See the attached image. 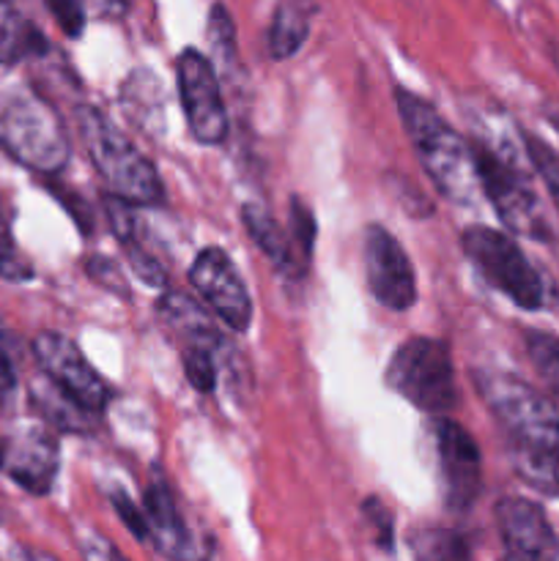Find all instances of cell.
Returning <instances> with one entry per match:
<instances>
[{"label": "cell", "instance_id": "obj_1", "mask_svg": "<svg viewBox=\"0 0 559 561\" xmlns=\"http://www.w3.org/2000/svg\"><path fill=\"white\" fill-rule=\"evenodd\" d=\"M398 113L403 129L425 168L427 179L455 206H477L482 201V179L475 146L464 140L431 102L398 88Z\"/></svg>", "mask_w": 559, "mask_h": 561}, {"label": "cell", "instance_id": "obj_27", "mask_svg": "<svg viewBox=\"0 0 559 561\" xmlns=\"http://www.w3.org/2000/svg\"><path fill=\"white\" fill-rule=\"evenodd\" d=\"M524 337H526L529 359L535 362L543 381L559 392V337H554V334L548 332H537V329H529Z\"/></svg>", "mask_w": 559, "mask_h": 561}, {"label": "cell", "instance_id": "obj_17", "mask_svg": "<svg viewBox=\"0 0 559 561\" xmlns=\"http://www.w3.org/2000/svg\"><path fill=\"white\" fill-rule=\"evenodd\" d=\"M316 14V0H283L274 11L272 27H269V55L274 60L294 58L310 36Z\"/></svg>", "mask_w": 559, "mask_h": 561}, {"label": "cell", "instance_id": "obj_24", "mask_svg": "<svg viewBox=\"0 0 559 561\" xmlns=\"http://www.w3.org/2000/svg\"><path fill=\"white\" fill-rule=\"evenodd\" d=\"M208 47H212L214 64L219 66H233L236 60V27L233 20H230L228 9L223 3H214L212 11H208Z\"/></svg>", "mask_w": 559, "mask_h": 561}, {"label": "cell", "instance_id": "obj_12", "mask_svg": "<svg viewBox=\"0 0 559 561\" xmlns=\"http://www.w3.org/2000/svg\"><path fill=\"white\" fill-rule=\"evenodd\" d=\"M33 356L44 376L75 394L82 405L91 411H102L110 403V383L93 370L91 362L82 356V351L71 343L66 334L42 332L33 340Z\"/></svg>", "mask_w": 559, "mask_h": 561}, {"label": "cell", "instance_id": "obj_4", "mask_svg": "<svg viewBox=\"0 0 559 561\" xmlns=\"http://www.w3.org/2000/svg\"><path fill=\"white\" fill-rule=\"evenodd\" d=\"M387 387L425 414H444L458 403L455 367L442 340L411 337L387 365Z\"/></svg>", "mask_w": 559, "mask_h": 561}, {"label": "cell", "instance_id": "obj_7", "mask_svg": "<svg viewBox=\"0 0 559 561\" xmlns=\"http://www.w3.org/2000/svg\"><path fill=\"white\" fill-rule=\"evenodd\" d=\"M475 157L477 168H480L482 195L497 208L499 219L513 233L535 241H546V214H543L540 201H537L535 190H532L529 179H526V170L518 168V162H510L502 153L486 148L482 142L475 146Z\"/></svg>", "mask_w": 559, "mask_h": 561}, {"label": "cell", "instance_id": "obj_2", "mask_svg": "<svg viewBox=\"0 0 559 561\" xmlns=\"http://www.w3.org/2000/svg\"><path fill=\"white\" fill-rule=\"evenodd\" d=\"M77 124H80L88 159H91L93 170L104 181L110 195L121 197L132 206L162 203L164 190L157 168L140 148L126 140L124 131L107 115H102L91 104H80Z\"/></svg>", "mask_w": 559, "mask_h": 561}, {"label": "cell", "instance_id": "obj_29", "mask_svg": "<svg viewBox=\"0 0 559 561\" xmlns=\"http://www.w3.org/2000/svg\"><path fill=\"white\" fill-rule=\"evenodd\" d=\"M526 153H529L532 164H535L537 173H540L543 181H546L554 203L559 206V153L551 151L546 142L535 140V137H526Z\"/></svg>", "mask_w": 559, "mask_h": 561}, {"label": "cell", "instance_id": "obj_32", "mask_svg": "<svg viewBox=\"0 0 559 561\" xmlns=\"http://www.w3.org/2000/svg\"><path fill=\"white\" fill-rule=\"evenodd\" d=\"M362 513H365V520L370 524L373 537H376L378 546H381L384 551H392V515L387 513V507H384L378 499H367V502L362 504Z\"/></svg>", "mask_w": 559, "mask_h": 561}, {"label": "cell", "instance_id": "obj_9", "mask_svg": "<svg viewBox=\"0 0 559 561\" xmlns=\"http://www.w3.org/2000/svg\"><path fill=\"white\" fill-rule=\"evenodd\" d=\"M431 438L436 447L444 504L449 513H466L482 491L480 449L458 422L444 420V416H438L431 425Z\"/></svg>", "mask_w": 559, "mask_h": 561}, {"label": "cell", "instance_id": "obj_30", "mask_svg": "<svg viewBox=\"0 0 559 561\" xmlns=\"http://www.w3.org/2000/svg\"><path fill=\"white\" fill-rule=\"evenodd\" d=\"M47 9L66 36L69 38L82 36V31H85V11H82V0H47Z\"/></svg>", "mask_w": 559, "mask_h": 561}, {"label": "cell", "instance_id": "obj_11", "mask_svg": "<svg viewBox=\"0 0 559 561\" xmlns=\"http://www.w3.org/2000/svg\"><path fill=\"white\" fill-rule=\"evenodd\" d=\"M192 288L201 294V299L219 316V321L228 323L236 332H244L252 321V299L244 279L239 277L230 257L219 247H206L197 252L190 266Z\"/></svg>", "mask_w": 559, "mask_h": 561}, {"label": "cell", "instance_id": "obj_28", "mask_svg": "<svg viewBox=\"0 0 559 561\" xmlns=\"http://www.w3.org/2000/svg\"><path fill=\"white\" fill-rule=\"evenodd\" d=\"M33 268L25 257L16 250L14 239H11L9 222H5L3 206H0V277L14 279V283H22V279H31Z\"/></svg>", "mask_w": 559, "mask_h": 561}, {"label": "cell", "instance_id": "obj_21", "mask_svg": "<svg viewBox=\"0 0 559 561\" xmlns=\"http://www.w3.org/2000/svg\"><path fill=\"white\" fill-rule=\"evenodd\" d=\"M47 49L42 31L33 22L22 20L16 11L5 9L0 0V64L14 66L20 60L42 55Z\"/></svg>", "mask_w": 559, "mask_h": 561}, {"label": "cell", "instance_id": "obj_13", "mask_svg": "<svg viewBox=\"0 0 559 561\" xmlns=\"http://www.w3.org/2000/svg\"><path fill=\"white\" fill-rule=\"evenodd\" d=\"M58 442L44 425H22L3 447L5 474L33 496H47L58 477Z\"/></svg>", "mask_w": 559, "mask_h": 561}, {"label": "cell", "instance_id": "obj_31", "mask_svg": "<svg viewBox=\"0 0 559 561\" xmlns=\"http://www.w3.org/2000/svg\"><path fill=\"white\" fill-rule=\"evenodd\" d=\"M290 225H294V236L301 247V257L310 261L312 241H316V219H312L310 208H307L299 197L290 201Z\"/></svg>", "mask_w": 559, "mask_h": 561}, {"label": "cell", "instance_id": "obj_35", "mask_svg": "<svg viewBox=\"0 0 559 561\" xmlns=\"http://www.w3.org/2000/svg\"><path fill=\"white\" fill-rule=\"evenodd\" d=\"M14 394H16V376H14V370H11L9 359L0 354V411L9 409L11 400H14Z\"/></svg>", "mask_w": 559, "mask_h": 561}, {"label": "cell", "instance_id": "obj_22", "mask_svg": "<svg viewBox=\"0 0 559 561\" xmlns=\"http://www.w3.org/2000/svg\"><path fill=\"white\" fill-rule=\"evenodd\" d=\"M510 463L515 474L543 493H559V455L529 444L510 442Z\"/></svg>", "mask_w": 559, "mask_h": 561}, {"label": "cell", "instance_id": "obj_36", "mask_svg": "<svg viewBox=\"0 0 559 561\" xmlns=\"http://www.w3.org/2000/svg\"><path fill=\"white\" fill-rule=\"evenodd\" d=\"M0 466H3V444H0Z\"/></svg>", "mask_w": 559, "mask_h": 561}, {"label": "cell", "instance_id": "obj_37", "mask_svg": "<svg viewBox=\"0 0 559 561\" xmlns=\"http://www.w3.org/2000/svg\"><path fill=\"white\" fill-rule=\"evenodd\" d=\"M3 3H5V0H3Z\"/></svg>", "mask_w": 559, "mask_h": 561}, {"label": "cell", "instance_id": "obj_3", "mask_svg": "<svg viewBox=\"0 0 559 561\" xmlns=\"http://www.w3.org/2000/svg\"><path fill=\"white\" fill-rule=\"evenodd\" d=\"M0 148L16 164L53 175L71 157L69 135L58 110L36 91H9L0 99Z\"/></svg>", "mask_w": 559, "mask_h": 561}, {"label": "cell", "instance_id": "obj_19", "mask_svg": "<svg viewBox=\"0 0 559 561\" xmlns=\"http://www.w3.org/2000/svg\"><path fill=\"white\" fill-rule=\"evenodd\" d=\"M157 310L159 316L184 337V343H203L214 345V348H219V345L225 343V340L219 337L217 327L212 323V318L206 316V310H203L197 301H192L190 296L164 294L162 299H159Z\"/></svg>", "mask_w": 559, "mask_h": 561}, {"label": "cell", "instance_id": "obj_33", "mask_svg": "<svg viewBox=\"0 0 559 561\" xmlns=\"http://www.w3.org/2000/svg\"><path fill=\"white\" fill-rule=\"evenodd\" d=\"M85 268L99 285H104V288L118 296H129V285H126L124 274H121V268L113 261H107V257H88Z\"/></svg>", "mask_w": 559, "mask_h": 561}, {"label": "cell", "instance_id": "obj_23", "mask_svg": "<svg viewBox=\"0 0 559 561\" xmlns=\"http://www.w3.org/2000/svg\"><path fill=\"white\" fill-rule=\"evenodd\" d=\"M409 542L420 559L447 561L469 557V546L464 542V537L449 529H422Z\"/></svg>", "mask_w": 559, "mask_h": 561}, {"label": "cell", "instance_id": "obj_34", "mask_svg": "<svg viewBox=\"0 0 559 561\" xmlns=\"http://www.w3.org/2000/svg\"><path fill=\"white\" fill-rule=\"evenodd\" d=\"M113 507L115 513L121 515V520H124L126 529L132 531V535L137 537L140 542H148V524H146V515L140 513V510L135 507V504L129 502V499L124 496L121 491L113 493Z\"/></svg>", "mask_w": 559, "mask_h": 561}, {"label": "cell", "instance_id": "obj_20", "mask_svg": "<svg viewBox=\"0 0 559 561\" xmlns=\"http://www.w3.org/2000/svg\"><path fill=\"white\" fill-rule=\"evenodd\" d=\"M241 219H244L247 230H250V236H252V241H255V244L261 247L263 252H266V257L274 263V266L280 268V272H285V274L299 272V266H296L294 250H290L288 236L280 230L277 219H274L272 214L266 211V208H263V206H244V211H241Z\"/></svg>", "mask_w": 559, "mask_h": 561}, {"label": "cell", "instance_id": "obj_10", "mask_svg": "<svg viewBox=\"0 0 559 561\" xmlns=\"http://www.w3.org/2000/svg\"><path fill=\"white\" fill-rule=\"evenodd\" d=\"M365 274L370 294L387 310L403 312L417 301L414 266L384 225H367L365 230Z\"/></svg>", "mask_w": 559, "mask_h": 561}, {"label": "cell", "instance_id": "obj_18", "mask_svg": "<svg viewBox=\"0 0 559 561\" xmlns=\"http://www.w3.org/2000/svg\"><path fill=\"white\" fill-rule=\"evenodd\" d=\"M124 113L140 126L142 131H153L164 121V93L159 77L148 69H135L121 88Z\"/></svg>", "mask_w": 559, "mask_h": 561}, {"label": "cell", "instance_id": "obj_6", "mask_svg": "<svg viewBox=\"0 0 559 561\" xmlns=\"http://www.w3.org/2000/svg\"><path fill=\"white\" fill-rule=\"evenodd\" d=\"M466 257L491 288L507 296L521 310H540L546 305V283L526 261L521 247L502 230L471 225L460 236Z\"/></svg>", "mask_w": 559, "mask_h": 561}, {"label": "cell", "instance_id": "obj_25", "mask_svg": "<svg viewBox=\"0 0 559 561\" xmlns=\"http://www.w3.org/2000/svg\"><path fill=\"white\" fill-rule=\"evenodd\" d=\"M214 345L186 343L184 345V376L192 383V389L208 394L217 387V356Z\"/></svg>", "mask_w": 559, "mask_h": 561}, {"label": "cell", "instance_id": "obj_5", "mask_svg": "<svg viewBox=\"0 0 559 561\" xmlns=\"http://www.w3.org/2000/svg\"><path fill=\"white\" fill-rule=\"evenodd\" d=\"M475 383L491 414L507 431L510 442L559 455V409L546 394L507 373L480 370L475 373Z\"/></svg>", "mask_w": 559, "mask_h": 561}, {"label": "cell", "instance_id": "obj_14", "mask_svg": "<svg viewBox=\"0 0 559 561\" xmlns=\"http://www.w3.org/2000/svg\"><path fill=\"white\" fill-rule=\"evenodd\" d=\"M497 526L507 557L524 561L559 559L557 531L548 524L546 513L529 499H502L497 504Z\"/></svg>", "mask_w": 559, "mask_h": 561}, {"label": "cell", "instance_id": "obj_16", "mask_svg": "<svg viewBox=\"0 0 559 561\" xmlns=\"http://www.w3.org/2000/svg\"><path fill=\"white\" fill-rule=\"evenodd\" d=\"M31 403L38 411L49 427L60 433H93L96 431V420L88 405L71 392H66L60 383H55L49 376L33 378L31 383Z\"/></svg>", "mask_w": 559, "mask_h": 561}, {"label": "cell", "instance_id": "obj_8", "mask_svg": "<svg viewBox=\"0 0 559 561\" xmlns=\"http://www.w3.org/2000/svg\"><path fill=\"white\" fill-rule=\"evenodd\" d=\"M175 80L186 126L201 146H219L228 137V110L212 60L197 49L175 58Z\"/></svg>", "mask_w": 559, "mask_h": 561}, {"label": "cell", "instance_id": "obj_26", "mask_svg": "<svg viewBox=\"0 0 559 561\" xmlns=\"http://www.w3.org/2000/svg\"><path fill=\"white\" fill-rule=\"evenodd\" d=\"M118 244L124 247L126 261H129L135 277H140L142 283L151 285V288H164V285H168V272H164L162 263H159L157 257H153L151 252L140 244V230L121 236Z\"/></svg>", "mask_w": 559, "mask_h": 561}, {"label": "cell", "instance_id": "obj_15", "mask_svg": "<svg viewBox=\"0 0 559 561\" xmlns=\"http://www.w3.org/2000/svg\"><path fill=\"white\" fill-rule=\"evenodd\" d=\"M142 515L148 524V542L164 557H186L190 553V535L175 510L170 488L162 480H153L146 488V504Z\"/></svg>", "mask_w": 559, "mask_h": 561}]
</instances>
